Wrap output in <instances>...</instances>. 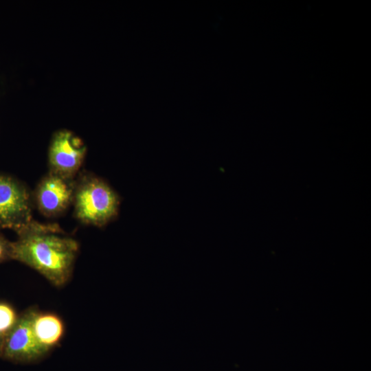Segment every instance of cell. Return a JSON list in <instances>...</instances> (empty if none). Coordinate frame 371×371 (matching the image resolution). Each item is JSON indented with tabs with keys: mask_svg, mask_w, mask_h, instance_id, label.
<instances>
[{
	"mask_svg": "<svg viewBox=\"0 0 371 371\" xmlns=\"http://www.w3.org/2000/svg\"><path fill=\"white\" fill-rule=\"evenodd\" d=\"M5 339V336L0 332V357H1V350H2V348H3V345Z\"/></svg>",
	"mask_w": 371,
	"mask_h": 371,
	"instance_id": "9c48e42d",
	"label": "cell"
},
{
	"mask_svg": "<svg viewBox=\"0 0 371 371\" xmlns=\"http://www.w3.org/2000/svg\"><path fill=\"white\" fill-rule=\"evenodd\" d=\"M32 326L38 342L47 354L57 346L63 337L64 323L55 313L37 311Z\"/></svg>",
	"mask_w": 371,
	"mask_h": 371,
	"instance_id": "52a82bcc",
	"label": "cell"
},
{
	"mask_svg": "<svg viewBox=\"0 0 371 371\" xmlns=\"http://www.w3.org/2000/svg\"><path fill=\"white\" fill-rule=\"evenodd\" d=\"M36 311L32 307L19 315L4 341L1 358L13 363H27L39 361L47 355L33 330V319Z\"/></svg>",
	"mask_w": 371,
	"mask_h": 371,
	"instance_id": "277c9868",
	"label": "cell"
},
{
	"mask_svg": "<svg viewBox=\"0 0 371 371\" xmlns=\"http://www.w3.org/2000/svg\"><path fill=\"white\" fill-rule=\"evenodd\" d=\"M76 179L48 172L38 182L33 194L34 205L45 217L65 214L73 203Z\"/></svg>",
	"mask_w": 371,
	"mask_h": 371,
	"instance_id": "8992f818",
	"label": "cell"
},
{
	"mask_svg": "<svg viewBox=\"0 0 371 371\" xmlns=\"http://www.w3.org/2000/svg\"><path fill=\"white\" fill-rule=\"evenodd\" d=\"M120 195L103 179L87 172L76 178L74 216L82 224L103 227L118 216Z\"/></svg>",
	"mask_w": 371,
	"mask_h": 371,
	"instance_id": "7a4b0ae2",
	"label": "cell"
},
{
	"mask_svg": "<svg viewBox=\"0 0 371 371\" xmlns=\"http://www.w3.org/2000/svg\"><path fill=\"white\" fill-rule=\"evenodd\" d=\"M79 245L57 224L41 223L18 235L12 242V260L38 272L57 287L70 280Z\"/></svg>",
	"mask_w": 371,
	"mask_h": 371,
	"instance_id": "6da1fadb",
	"label": "cell"
},
{
	"mask_svg": "<svg viewBox=\"0 0 371 371\" xmlns=\"http://www.w3.org/2000/svg\"><path fill=\"white\" fill-rule=\"evenodd\" d=\"M87 151L85 142L71 131L66 128L56 131L48 148L49 172L76 179Z\"/></svg>",
	"mask_w": 371,
	"mask_h": 371,
	"instance_id": "5b68a950",
	"label": "cell"
},
{
	"mask_svg": "<svg viewBox=\"0 0 371 371\" xmlns=\"http://www.w3.org/2000/svg\"><path fill=\"white\" fill-rule=\"evenodd\" d=\"M12 242L0 234V264L12 260Z\"/></svg>",
	"mask_w": 371,
	"mask_h": 371,
	"instance_id": "ba28073f",
	"label": "cell"
},
{
	"mask_svg": "<svg viewBox=\"0 0 371 371\" xmlns=\"http://www.w3.org/2000/svg\"><path fill=\"white\" fill-rule=\"evenodd\" d=\"M33 194L21 181L0 174V228L17 235L41 225L32 214Z\"/></svg>",
	"mask_w": 371,
	"mask_h": 371,
	"instance_id": "3957f363",
	"label": "cell"
}]
</instances>
